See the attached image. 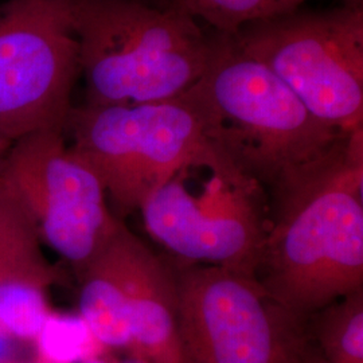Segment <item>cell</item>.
Wrapping results in <instances>:
<instances>
[{
    "label": "cell",
    "mask_w": 363,
    "mask_h": 363,
    "mask_svg": "<svg viewBox=\"0 0 363 363\" xmlns=\"http://www.w3.org/2000/svg\"><path fill=\"white\" fill-rule=\"evenodd\" d=\"M84 363H111V362H106V361H103V359H99V358H91V359H89V361H86V362ZM124 363H140L138 362V361H130V362H124Z\"/></svg>",
    "instance_id": "obj_18"
},
{
    "label": "cell",
    "mask_w": 363,
    "mask_h": 363,
    "mask_svg": "<svg viewBox=\"0 0 363 363\" xmlns=\"http://www.w3.org/2000/svg\"><path fill=\"white\" fill-rule=\"evenodd\" d=\"M116 279L132 322L130 350L140 363H186L178 327L175 269L124 225L96 256Z\"/></svg>",
    "instance_id": "obj_10"
},
{
    "label": "cell",
    "mask_w": 363,
    "mask_h": 363,
    "mask_svg": "<svg viewBox=\"0 0 363 363\" xmlns=\"http://www.w3.org/2000/svg\"><path fill=\"white\" fill-rule=\"evenodd\" d=\"M228 37L281 79L316 118L343 132L362 128V7L292 11Z\"/></svg>",
    "instance_id": "obj_6"
},
{
    "label": "cell",
    "mask_w": 363,
    "mask_h": 363,
    "mask_svg": "<svg viewBox=\"0 0 363 363\" xmlns=\"http://www.w3.org/2000/svg\"><path fill=\"white\" fill-rule=\"evenodd\" d=\"M79 316L94 339L111 349H130L132 322L125 296L116 279L100 259H94L78 276Z\"/></svg>",
    "instance_id": "obj_12"
},
{
    "label": "cell",
    "mask_w": 363,
    "mask_h": 363,
    "mask_svg": "<svg viewBox=\"0 0 363 363\" xmlns=\"http://www.w3.org/2000/svg\"><path fill=\"white\" fill-rule=\"evenodd\" d=\"M79 76L72 0L0 9V159L42 130H65Z\"/></svg>",
    "instance_id": "obj_7"
},
{
    "label": "cell",
    "mask_w": 363,
    "mask_h": 363,
    "mask_svg": "<svg viewBox=\"0 0 363 363\" xmlns=\"http://www.w3.org/2000/svg\"><path fill=\"white\" fill-rule=\"evenodd\" d=\"M46 286L28 280L0 284V328L15 340L35 342L52 313Z\"/></svg>",
    "instance_id": "obj_15"
},
{
    "label": "cell",
    "mask_w": 363,
    "mask_h": 363,
    "mask_svg": "<svg viewBox=\"0 0 363 363\" xmlns=\"http://www.w3.org/2000/svg\"><path fill=\"white\" fill-rule=\"evenodd\" d=\"M178 327L186 363H315L308 320L286 311L255 274L183 264Z\"/></svg>",
    "instance_id": "obj_5"
},
{
    "label": "cell",
    "mask_w": 363,
    "mask_h": 363,
    "mask_svg": "<svg viewBox=\"0 0 363 363\" xmlns=\"http://www.w3.org/2000/svg\"><path fill=\"white\" fill-rule=\"evenodd\" d=\"M6 363H21V362H16V361H10V362H6ZM28 363H46V362H43V361H40V359H38V361H35V362H28Z\"/></svg>",
    "instance_id": "obj_19"
},
{
    "label": "cell",
    "mask_w": 363,
    "mask_h": 363,
    "mask_svg": "<svg viewBox=\"0 0 363 363\" xmlns=\"http://www.w3.org/2000/svg\"><path fill=\"white\" fill-rule=\"evenodd\" d=\"M94 343L89 327L78 315L52 312L42 327L35 345L39 359L46 363H84L91 359Z\"/></svg>",
    "instance_id": "obj_16"
},
{
    "label": "cell",
    "mask_w": 363,
    "mask_h": 363,
    "mask_svg": "<svg viewBox=\"0 0 363 363\" xmlns=\"http://www.w3.org/2000/svg\"><path fill=\"white\" fill-rule=\"evenodd\" d=\"M64 132L69 150L100 178L120 220L177 174L220 152L189 91L157 103L72 108Z\"/></svg>",
    "instance_id": "obj_4"
},
{
    "label": "cell",
    "mask_w": 363,
    "mask_h": 363,
    "mask_svg": "<svg viewBox=\"0 0 363 363\" xmlns=\"http://www.w3.org/2000/svg\"><path fill=\"white\" fill-rule=\"evenodd\" d=\"M0 175L22 202L40 242L77 276L123 223L100 178L69 150L64 130H42L18 142L0 159Z\"/></svg>",
    "instance_id": "obj_8"
},
{
    "label": "cell",
    "mask_w": 363,
    "mask_h": 363,
    "mask_svg": "<svg viewBox=\"0 0 363 363\" xmlns=\"http://www.w3.org/2000/svg\"><path fill=\"white\" fill-rule=\"evenodd\" d=\"M306 0H178L175 9L199 18L222 35H234L249 23L296 11Z\"/></svg>",
    "instance_id": "obj_14"
},
{
    "label": "cell",
    "mask_w": 363,
    "mask_h": 363,
    "mask_svg": "<svg viewBox=\"0 0 363 363\" xmlns=\"http://www.w3.org/2000/svg\"><path fill=\"white\" fill-rule=\"evenodd\" d=\"M15 339L10 337L3 328H0V363L13 361V345Z\"/></svg>",
    "instance_id": "obj_17"
},
{
    "label": "cell",
    "mask_w": 363,
    "mask_h": 363,
    "mask_svg": "<svg viewBox=\"0 0 363 363\" xmlns=\"http://www.w3.org/2000/svg\"><path fill=\"white\" fill-rule=\"evenodd\" d=\"M308 331L319 363H363V289L313 313Z\"/></svg>",
    "instance_id": "obj_13"
},
{
    "label": "cell",
    "mask_w": 363,
    "mask_h": 363,
    "mask_svg": "<svg viewBox=\"0 0 363 363\" xmlns=\"http://www.w3.org/2000/svg\"><path fill=\"white\" fill-rule=\"evenodd\" d=\"M189 91L211 142L247 177L271 189L342 138L312 115L269 69L220 34L208 69Z\"/></svg>",
    "instance_id": "obj_3"
},
{
    "label": "cell",
    "mask_w": 363,
    "mask_h": 363,
    "mask_svg": "<svg viewBox=\"0 0 363 363\" xmlns=\"http://www.w3.org/2000/svg\"><path fill=\"white\" fill-rule=\"evenodd\" d=\"M256 279L301 320L363 289V128L273 187Z\"/></svg>",
    "instance_id": "obj_1"
},
{
    "label": "cell",
    "mask_w": 363,
    "mask_h": 363,
    "mask_svg": "<svg viewBox=\"0 0 363 363\" xmlns=\"http://www.w3.org/2000/svg\"><path fill=\"white\" fill-rule=\"evenodd\" d=\"M187 169L144 202L147 232L183 264L256 274L268 232L255 199L261 186L223 157L195 196L186 183Z\"/></svg>",
    "instance_id": "obj_9"
},
{
    "label": "cell",
    "mask_w": 363,
    "mask_h": 363,
    "mask_svg": "<svg viewBox=\"0 0 363 363\" xmlns=\"http://www.w3.org/2000/svg\"><path fill=\"white\" fill-rule=\"evenodd\" d=\"M28 280L49 286L60 280L19 198L0 175V284Z\"/></svg>",
    "instance_id": "obj_11"
},
{
    "label": "cell",
    "mask_w": 363,
    "mask_h": 363,
    "mask_svg": "<svg viewBox=\"0 0 363 363\" xmlns=\"http://www.w3.org/2000/svg\"><path fill=\"white\" fill-rule=\"evenodd\" d=\"M79 74L88 104H147L175 99L201 79L216 40L178 9L136 0H72Z\"/></svg>",
    "instance_id": "obj_2"
}]
</instances>
